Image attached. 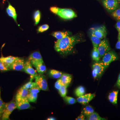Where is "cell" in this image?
<instances>
[{
	"label": "cell",
	"instance_id": "1",
	"mask_svg": "<svg viewBox=\"0 0 120 120\" xmlns=\"http://www.w3.org/2000/svg\"><path fill=\"white\" fill-rule=\"evenodd\" d=\"M80 39L78 35L67 36L57 40L55 42L54 49L60 53L67 54L72 51L75 45L80 41Z\"/></svg>",
	"mask_w": 120,
	"mask_h": 120
},
{
	"label": "cell",
	"instance_id": "2",
	"mask_svg": "<svg viewBox=\"0 0 120 120\" xmlns=\"http://www.w3.org/2000/svg\"><path fill=\"white\" fill-rule=\"evenodd\" d=\"M50 10L52 13L64 19H71L77 16L75 12L71 9L52 7L50 8Z\"/></svg>",
	"mask_w": 120,
	"mask_h": 120
},
{
	"label": "cell",
	"instance_id": "3",
	"mask_svg": "<svg viewBox=\"0 0 120 120\" xmlns=\"http://www.w3.org/2000/svg\"><path fill=\"white\" fill-rule=\"evenodd\" d=\"M17 108L15 101H12L10 102L6 103L4 109V112L1 120H9V116L14 110Z\"/></svg>",
	"mask_w": 120,
	"mask_h": 120
},
{
	"label": "cell",
	"instance_id": "4",
	"mask_svg": "<svg viewBox=\"0 0 120 120\" xmlns=\"http://www.w3.org/2000/svg\"><path fill=\"white\" fill-rule=\"evenodd\" d=\"M35 82L41 90L43 91H48L49 86L47 79L45 76L42 74H38L34 77Z\"/></svg>",
	"mask_w": 120,
	"mask_h": 120
},
{
	"label": "cell",
	"instance_id": "5",
	"mask_svg": "<svg viewBox=\"0 0 120 120\" xmlns=\"http://www.w3.org/2000/svg\"><path fill=\"white\" fill-rule=\"evenodd\" d=\"M102 57V62L106 68L112 62L118 60L117 55L113 51L107 52Z\"/></svg>",
	"mask_w": 120,
	"mask_h": 120
},
{
	"label": "cell",
	"instance_id": "6",
	"mask_svg": "<svg viewBox=\"0 0 120 120\" xmlns=\"http://www.w3.org/2000/svg\"><path fill=\"white\" fill-rule=\"evenodd\" d=\"M92 68V76L95 79L98 76H101L106 68L101 62L95 63L93 64Z\"/></svg>",
	"mask_w": 120,
	"mask_h": 120
},
{
	"label": "cell",
	"instance_id": "7",
	"mask_svg": "<svg viewBox=\"0 0 120 120\" xmlns=\"http://www.w3.org/2000/svg\"><path fill=\"white\" fill-rule=\"evenodd\" d=\"M91 33L99 38L102 39L105 38L107 35L106 28L105 26L90 28Z\"/></svg>",
	"mask_w": 120,
	"mask_h": 120
},
{
	"label": "cell",
	"instance_id": "8",
	"mask_svg": "<svg viewBox=\"0 0 120 120\" xmlns=\"http://www.w3.org/2000/svg\"><path fill=\"white\" fill-rule=\"evenodd\" d=\"M98 49L100 58L102 57L105 54L110 50V47L108 41L105 39L101 41Z\"/></svg>",
	"mask_w": 120,
	"mask_h": 120
},
{
	"label": "cell",
	"instance_id": "9",
	"mask_svg": "<svg viewBox=\"0 0 120 120\" xmlns=\"http://www.w3.org/2000/svg\"><path fill=\"white\" fill-rule=\"evenodd\" d=\"M25 62L22 58L18 57L9 67L10 70L15 71H23Z\"/></svg>",
	"mask_w": 120,
	"mask_h": 120
},
{
	"label": "cell",
	"instance_id": "10",
	"mask_svg": "<svg viewBox=\"0 0 120 120\" xmlns=\"http://www.w3.org/2000/svg\"><path fill=\"white\" fill-rule=\"evenodd\" d=\"M103 4L104 7L109 11H112L119 8L118 0H104Z\"/></svg>",
	"mask_w": 120,
	"mask_h": 120
},
{
	"label": "cell",
	"instance_id": "11",
	"mask_svg": "<svg viewBox=\"0 0 120 120\" xmlns=\"http://www.w3.org/2000/svg\"><path fill=\"white\" fill-rule=\"evenodd\" d=\"M23 71L31 76V80L33 79L38 74L37 71L32 68V64L29 60L25 62Z\"/></svg>",
	"mask_w": 120,
	"mask_h": 120
},
{
	"label": "cell",
	"instance_id": "12",
	"mask_svg": "<svg viewBox=\"0 0 120 120\" xmlns=\"http://www.w3.org/2000/svg\"><path fill=\"white\" fill-rule=\"evenodd\" d=\"M95 95V94L89 93L78 97L76 100L80 104L86 105L94 98Z\"/></svg>",
	"mask_w": 120,
	"mask_h": 120
},
{
	"label": "cell",
	"instance_id": "13",
	"mask_svg": "<svg viewBox=\"0 0 120 120\" xmlns=\"http://www.w3.org/2000/svg\"><path fill=\"white\" fill-rule=\"evenodd\" d=\"M28 60L30 61L32 65L35 63L43 61L41 53L38 52H34L31 53L29 56Z\"/></svg>",
	"mask_w": 120,
	"mask_h": 120
},
{
	"label": "cell",
	"instance_id": "14",
	"mask_svg": "<svg viewBox=\"0 0 120 120\" xmlns=\"http://www.w3.org/2000/svg\"><path fill=\"white\" fill-rule=\"evenodd\" d=\"M16 102V107L17 109L19 110L27 109L30 107V102L26 98H24Z\"/></svg>",
	"mask_w": 120,
	"mask_h": 120
},
{
	"label": "cell",
	"instance_id": "15",
	"mask_svg": "<svg viewBox=\"0 0 120 120\" xmlns=\"http://www.w3.org/2000/svg\"><path fill=\"white\" fill-rule=\"evenodd\" d=\"M29 93V90L27 89L21 87L18 90L15 96L16 102H18L24 98H26Z\"/></svg>",
	"mask_w": 120,
	"mask_h": 120
},
{
	"label": "cell",
	"instance_id": "16",
	"mask_svg": "<svg viewBox=\"0 0 120 120\" xmlns=\"http://www.w3.org/2000/svg\"><path fill=\"white\" fill-rule=\"evenodd\" d=\"M6 11L9 16L12 17L16 23L17 24V15L16 11L15 8L9 2H8V7L6 9Z\"/></svg>",
	"mask_w": 120,
	"mask_h": 120
},
{
	"label": "cell",
	"instance_id": "17",
	"mask_svg": "<svg viewBox=\"0 0 120 120\" xmlns=\"http://www.w3.org/2000/svg\"><path fill=\"white\" fill-rule=\"evenodd\" d=\"M18 58V57L13 56H8L5 57L2 56L0 58V60L4 63L9 68L10 66Z\"/></svg>",
	"mask_w": 120,
	"mask_h": 120
},
{
	"label": "cell",
	"instance_id": "18",
	"mask_svg": "<svg viewBox=\"0 0 120 120\" xmlns=\"http://www.w3.org/2000/svg\"><path fill=\"white\" fill-rule=\"evenodd\" d=\"M60 79L63 85L68 87L71 81L72 76L70 74L64 73L62 74L61 77L60 78Z\"/></svg>",
	"mask_w": 120,
	"mask_h": 120
},
{
	"label": "cell",
	"instance_id": "19",
	"mask_svg": "<svg viewBox=\"0 0 120 120\" xmlns=\"http://www.w3.org/2000/svg\"><path fill=\"white\" fill-rule=\"evenodd\" d=\"M32 65L36 68L37 72L39 74H43L46 71V67L43 61L35 63Z\"/></svg>",
	"mask_w": 120,
	"mask_h": 120
},
{
	"label": "cell",
	"instance_id": "20",
	"mask_svg": "<svg viewBox=\"0 0 120 120\" xmlns=\"http://www.w3.org/2000/svg\"><path fill=\"white\" fill-rule=\"evenodd\" d=\"M70 34V33L68 31H65V32L56 31L52 33V34L53 37L56 38L57 40L64 38L67 36H69Z\"/></svg>",
	"mask_w": 120,
	"mask_h": 120
},
{
	"label": "cell",
	"instance_id": "21",
	"mask_svg": "<svg viewBox=\"0 0 120 120\" xmlns=\"http://www.w3.org/2000/svg\"><path fill=\"white\" fill-rule=\"evenodd\" d=\"M118 93V90L114 91L110 93L109 95V100L112 104L116 105L117 103Z\"/></svg>",
	"mask_w": 120,
	"mask_h": 120
},
{
	"label": "cell",
	"instance_id": "22",
	"mask_svg": "<svg viewBox=\"0 0 120 120\" xmlns=\"http://www.w3.org/2000/svg\"><path fill=\"white\" fill-rule=\"evenodd\" d=\"M49 74L51 77L55 79H59L62 75V72L55 69H52L49 71Z\"/></svg>",
	"mask_w": 120,
	"mask_h": 120
},
{
	"label": "cell",
	"instance_id": "23",
	"mask_svg": "<svg viewBox=\"0 0 120 120\" xmlns=\"http://www.w3.org/2000/svg\"><path fill=\"white\" fill-rule=\"evenodd\" d=\"M87 120H106L105 118H102L99 116L98 114L94 112L90 116L86 117Z\"/></svg>",
	"mask_w": 120,
	"mask_h": 120
},
{
	"label": "cell",
	"instance_id": "24",
	"mask_svg": "<svg viewBox=\"0 0 120 120\" xmlns=\"http://www.w3.org/2000/svg\"><path fill=\"white\" fill-rule=\"evenodd\" d=\"M91 39L94 47H98L99 45L101 43V39L99 38L98 37L95 36L94 35L91 33Z\"/></svg>",
	"mask_w": 120,
	"mask_h": 120
},
{
	"label": "cell",
	"instance_id": "25",
	"mask_svg": "<svg viewBox=\"0 0 120 120\" xmlns=\"http://www.w3.org/2000/svg\"><path fill=\"white\" fill-rule=\"evenodd\" d=\"M92 57L93 60L97 62L100 60L101 58L98 50V47H94L92 53Z\"/></svg>",
	"mask_w": 120,
	"mask_h": 120
},
{
	"label": "cell",
	"instance_id": "26",
	"mask_svg": "<svg viewBox=\"0 0 120 120\" xmlns=\"http://www.w3.org/2000/svg\"><path fill=\"white\" fill-rule=\"evenodd\" d=\"M38 97V94L29 92L26 98L30 102L35 103L37 101Z\"/></svg>",
	"mask_w": 120,
	"mask_h": 120
},
{
	"label": "cell",
	"instance_id": "27",
	"mask_svg": "<svg viewBox=\"0 0 120 120\" xmlns=\"http://www.w3.org/2000/svg\"><path fill=\"white\" fill-rule=\"evenodd\" d=\"M94 112V110L90 106H87L84 107L83 109L82 113L85 116L87 117Z\"/></svg>",
	"mask_w": 120,
	"mask_h": 120
},
{
	"label": "cell",
	"instance_id": "28",
	"mask_svg": "<svg viewBox=\"0 0 120 120\" xmlns=\"http://www.w3.org/2000/svg\"><path fill=\"white\" fill-rule=\"evenodd\" d=\"M85 93V89L83 86H80L77 87L75 91L76 95L78 97H81Z\"/></svg>",
	"mask_w": 120,
	"mask_h": 120
},
{
	"label": "cell",
	"instance_id": "29",
	"mask_svg": "<svg viewBox=\"0 0 120 120\" xmlns=\"http://www.w3.org/2000/svg\"><path fill=\"white\" fill-rule=\"evenodd\" d=\"M34 19L35 21V25L38 24L40 21L41 17V13L39 10L35 11L34 14Z\"/></svg>",
	"mask_w": 120,
	"mask_h": 120
},
{
	"label": "cell",
	"instance_id": "30",
	"mask_svg": "<svg viewBox=\"0 0 120 120\" xmlns=\"http://www.w3.org/2000/svg\"><path fill=\"white\" fill-rule=\"evenodd\" d=\"M64 100L69 105H73L77 102V101L72 97L66 96L63 98Z\"/></svg>",
	"mask_w": 120,
	"mask_h": 120
},
{
	"label": "cell",
	"instance_id": "31",
	"mask_svg": "<svg viewBox=\"0 0 120 120\" xmlns=\"http://www.w3.org/2000/svg\"><path fill=\"white\" fill-rule=\"evenodd\" d=\"M67 87H67V86L63 84L60 88L58 90L61 97L62 98H64L67 95Z\"/></svg>",
	"mask_w": 120,
	"mask_h": 120
},
{
	"label": "cell",
	"instance_id": "32",
	"mask_svg": "<svg viewBox=\"0 0 120 120\" xmlns=\"http://www.w3.org/2000/svg\"><path fill=\"white\" fill-rule=\"evenodd\" d=\"M37 86V84H36V83L35 82H32V80H31L30 81L27 82L22 87H24V88L29 90L30 89V88H32L33 87Z\"/></svg>",
	"mask_w": 120,
	"mask_h": 120
},
{
	"label": "cell",
	"instance_id": "33",
	"mask_svg": "<svg viewBox=\"0 0 120 120\" xmlns=\"http://www.w3.org/2000/svg\"><path fill=\"white\" fill-rule=\"evenodd\" d=\"M112 15L118 21H120V8L114 11Z\"/></svg>",
	"mask_w": 120,
	"mask_h": 120
},
{
	"label": "cell",
	"instance_id": "34",
	"mask_svg": "<svg viewBox=\"0 0 120 120\" xmlns=\"http://www.w3.org/2000/svg\"><path fill=\"white\" fill-rule=\"evenodd\" d=\"M49 28V25L46 24H44L39 27L37 30V31L38 33H41L47 30Z\"/></svg>",
	"mask_w": 120,
	"mask_h": 120
},
{
	"label": "cell",
	"instance_id": "35",
	"mask_svg": "<svg viewBox=\"0 0 120 120\" xmlns=\"http://www.w3.org/2000/svg\"><path fill=\"white\" fill-rule=\"evenodd\" d=\"M10 70L9 68L4 63L0 60V71H7Z\"/></svg>",
	"mask_w": 120,
	"mask_h": 120
},
{
	"label": "cell",
	"instance_id": "36",
	"mask_svg": "<svg viewBox=\"0 0 120 120\" xmlns=\"http://www.w3.org/2000/svg\"><path fill=\"white\" fill-rule=\"evenodd\" d=\"M41 89L38 86H35L28 90L29 92L38 94L41 90Z\"/></svg>",
	"mask_w": 120,
	"mask_h": 120
},
{
	"label": "cell",
	"instance_id": "37",
	"mask_svg": "<svg viewBox=\"0 0 120 120\" xmlns=\"http://www.w3.org/2000/svg\"><path fill=\"white\" fill-rule=\"evenodd\" d=\"M62 85H63V84L61 82L60 79H59L57 80V81L55 83L54 86L57 90H58L60 88Z\"/></svg>",
	"mask_w": 120,
	"mask_h": 120
},
{
	"label": "cell",
	"instance_id": "38",
	"mask_svg": "<svg viewBox=\"0 0 120 120\" xmlns=\"http://www.w3.org/2000/svg\"><path fill=\"white\" fill-rule=\"evenodd\" d=\"M85 117H86V116L82 113L80 116H79L77 118H76L75 120H85Z\"/></svg>",
	"mask_w": 120,
	"mask_h": 120
},
{
	"label": "cell",
	"instance_id": "39",
	"mask_svg": "<svg viewBox=\"0 0 120 120\" xmlns=\"http://www.w3.org/2000/svg\"><path fill=\"white\" fill-rule=\"evenodd\" d=\"M6 103H4L3 102L1 98H0V109H4Z\"/></svg>",
	"mask_w": 120,
	"mask_h": 120
},
{
	"label": "cell",
	"instance_id": "40",
	"mask_svg": "<svg viewBox=\"0 0 120 120\" xmlns=\"http://www.w3.org/2000/svg\"><path fill=\"white\" fill-rule=\"evenodd\" d=\"M116 29L117 30L118 33H120V21L117 22L116 25Z\"/></svg>",
	"mask_w": 120,
	"mask_h": 120
},
{
	"label": "cell",
	"instance_id": "41",
	"mask_svg": "<svg viewBox=\"0 0 120 120\" xmlns=\"http://www.w3.org/2000/svg\"><path fill=\"white\" fill-rule=\"evenodd\" d=\"M116 85L117 87L120 89V73L119 74V76H118V79H117Z\"/></svg>",
	"mask_w": 120,
	"mask_h": 120
},
{
	"label": "cell",
	"instance_id": "42",
	"mask_svg": "<svg viewBox=\"0 0 120 120\" xmlns=\"http://www.w3.org/2000/svg\"><path fill=\"white\" fill-rule=\"evenodd\" d=\"M116 48L117 49L120 50V39H118V41L116 43Z\"/></svg>",
	"mask_w": 120,
	"mask_h": 120
},
{
	"label": "cell",
	"instance_id": "43",
	"mask_svg": "<svg viewBox=\"0 0 120 120\" xmlns=\"http://www.w3.org/2000/svg\"><path fill=\"white\" fill-rule=\"evenodd\" d=\"M4 109H0V119L2 117L3 112H4Z\"/></svg>",
	"mask_w": 120,
	"mask_h": 120
},
{
	"label": "cell",
	"instance_id": "44",
	"mask_svg": "<svg viewBox=\"0 0 120 120\" xmlns=\"http://www.w3.org/2000/svg\"><path fill=\"white\" fill-rule=\"evenodd\" d=\"M56 118L54 117H50L49 118H47V120H56Z\"/></svg>",
	"mask_w": 120,
	"mask_h": 120
},
{
	"label": "cell",
	"instance_id": "45",
	"mask_svg": "<svg viewBox=\"0 0 120 120\" xmlns=\"http://www.w3.org/2000/svg\"><path fill=\"white\" fill-rule=\"evenodd\" d=\"M118 39H120V33H118Z\"/></svg>",
	"mask_w": 120,
	"mask_h": 120
},
{
	"label": "cell",
	"instance_id": "46",
	"mask_svg": "<svg viewBox=\"0 0 120 120\" xmlns=\"http://www.w3.org/2000/svg\"><path fill=\"white\" fill-rule=\"evenodd\" d=\"M0 92H1L0 88V98H1Z\"/></svg>",
	"mask_w": 120,
	"mask_h": 120
},
{
	"label": "cell",
	"instance_id": "47",
	"mask_svg": "<svg viewBox=\"0 0 120 120\" xmlns=\"http://www.w3.org/2000/svg\"><path fill=\"white\" fill-rule=\"evenodd\" d=\"M118 1L119 2H120V0H118Z\"/></svg>",
	"mask_w": 120,
	"mask_h": 120
},
{
	"label": "cell",
	"instance_id": "48",
	"mask_svg": "<svg viewBox=\"0 0 120 120\" xmlns=\"http://www.w3.org/2000/svg\"><path fill=\"white\" fill-rule=\"evenodd\" d=\"M5 0H3V1H4V2L5 1Z\"/></svg>",
	"mask_w": 120,
	"mask_h": 120
}]
</instances>
